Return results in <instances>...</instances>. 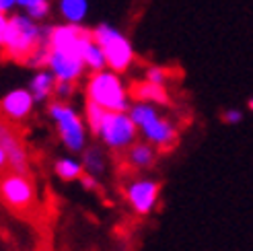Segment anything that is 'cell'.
Wrapping results in <instances>:
<instances>
[{"label":"cell","mask_w":253,"mask_h":251,"mask_svg":"<svg viewBox=\"0 0 253 251\" xmlns=\"http://www.w3.org/2000/svg\"><path fill=\"white\" fill-rule=\"evenodd\" d=\"M159 190H161V185L157 181L142 179V181H134L128 187L126 196H128L130 206L138 212V214H148L159 200Z\"/></svg>","instance_id":"11"},{"label":"cell","mask_w":253,"mask_h":251,"mask_svg":"<svg viewBox=\"0 0 253 251\" xmlns=\"http://www.w3.org/2000/svg\"><path fill=\"white\" fill-rule=\"evenodd\" d=\"M27 15L35 21V19H45L49 15V2L47 0H37L31 6H27Z\"/></svg>","instance_id":"20"},{"label":"cell","mask_w":253,"mask_h":251,"mask_svg":"<svg viewBox=\"0 0 253 251\" xmlns=\"http://www.w3.org/2000/svg\"><path fill=\"white\" fill-rule=\"evenodd\" d=\"M45 31H42L29 17H10L0 19V43L4 58L19 64H45Z\"/></svg>","instance_id":"1"},{"label":"cell","mask_w":253,"mask_h":251,"mask_svg":"<svg viewBox=\"0 0 253 251\" xmlns=\"http://www.w3.org/2000/svg\"><path fill=\"white\" fill-rule=\"evenodd\" d=\"M167 70L165 68H161V66H150L148 70H146V79L148 81H153V83H157V84H165L167 83Z\"/></svg>","instance_id":"21"},{"label":"cell","mask_w":253,"mask_h":251,"mask_svg":"<svg viewBox=\"0 0 253 251\" xmlns=\"http://www.w3.org/2000/svg\"><path fill=\"white\" fill-rule=\"evenodd\" d=\"M54 171L62 181H74L83 177V165L72 159H58L54 165Z\"/></svg>","instance_id":"17"},{"label":"cell","mask_w":253,"mask_h":251,"mask_svg":"<svg viewBox=\"0 0 253 251\" xmlns=\"http://www.w3.org/2000/svg\"><path fill=\"white\" fill-rule=\"evenodd\" d=\"M15 2H19V0H0V10H2V15H4V12H6L12 4H15Z\"/></svg>","instance_id":"23"},{"label":"cell","mask_w":253,"mask_h":251,"mask_svg":"<svg viewBox=\"0 0 253 251\" xmlns=\"http://www.w3.org/2000/svg\"><path fill=\"white\" fill-rule=\"evenodd\" d=\"M93 40L101 45L107 60V66L113 72H126L134 62V49L126 37L109 25H97L93 29Z\"/></svg>","instance_id":"7"},{"label":"cell","mask_w":253,"mask_h":251,"mask_svg":"<svg viewBox=\"0 0 253 251\" xmlns=\"http://www.w3.org/2000/svg\"><path fill=\"white\" fill-rule=\"evenodd\" d=\"M33 2H37V0H19V4H21V6H25V8L31 6Z\"/></svg>","instance_id":"24"},{"label":"cell","mask_w":253,"mask_h":251,"mask_svg":"<svg viewBox=\"0 0 253 251\" xmlns=\"http://www.w3.org/2000/svg\"><path fill=\"white\" fill-rule=\"evenodd\" d=\"M93 40V31L81 27L79 23L56 25L45 29V45L52 49H72V52H84V45Z\"/></svg>","instance_id":"9"},{"label":"cell","mask_w":253,"mask_h":251,"mask_svg":"<svg viewBox=\"0 0 253 251\" xmlns=\"http://www.w3.org/2000/svg\"><path fill=\"white\" fill-rule=\"evenodd\" d=\"M0 194H2V204L19 218H29L37 212V192L29 175L4 173Z\"/></svg>","instance_id":"3"},{"label":"cell","mask_w":253,"mask_h":251,"mask_svg":"<svg viewBox=\"0 0 253 251\" xmlns=\"http://www.w3.org/2000/svg\"><path fill=\"white\" fill-rule=\"evenodd\" d=\"M86 124L93 134H97L109 148H128L136 140L134 120L126 111H109L97 103L86 101Z\"/></svg>","instance_id":"2"},{"label":"cell","mask_w":253,"mask_h":251,"mask_svg":"<svg viewBox=\"0 0 253 251\" xmlns=\"http://www.w3.org/2000/svg\"><path fill=\"white\" fill-rule=\"evenodd\" d=\"M84 167L91 171V173H97L103 169V155L99 153L97 148H91L88 153L84 155Z\"/></svg>","instance_id":"19"},{"label":"cell","mask_w":253,"mask_h":251,"mask_svg":"<svg viewBox=\"0 0 253 251\" xmlns=\"http://www.w3.org/2000/svg\"><path fill=\"white\" fill-rule=\"evenodd\" d=\"M128 93L134 101H140V103H163V105L169 103V95L165 91V84H157L148 79L134 83Z\"/></svg>","instance_id":"13"},{"label":"cell","mask_w":253,"mask_h":251,"mask_svg":"<svg viewBox=\"0 0 253 251\" xmlns=\"http://www.w3.org/2000/svg\"><path fill=\"white\" fill-rule=\"evenodd\" d=\"M33 103H35V97L27 89H15V91L6 93L2 97V114H4V120H10V122L25 120V118L31 114Z\"/></svg>","instance_id":"12"},{"label":"cell","mask_w":253,"mask_h":251,"mask_svg":"<svg viewBox=\"0 0 253 251\" xmlns=\"http://www.w3.org/2000/svg\"><path fill=\"white\" fill-rule=\"evenodd\" d=\"M0 167L4 173L29 175V157L25 148V138L17 122L2 120L0 126Z\"/></svg>","instance_id":"5"},{"label":"cell","mask_w":253,"mask_h":251,"mask_svg":"<svg viewBox=\"0 0 253 251\" xmlns=\"http://www.w3.org/2000/svg\"><path fill=\"white\" fill-rule=\"evenodd\" d=\"M130 118L134 120V124L142 130V134L146 136L148 142H153L159 148H171L177 140V132L173 128V124L163 120L157 109L153 107V103H140L130 107Z\"/></svg>","instance_id":"6"},{"label":"cell","mask_w":253,"mask_h":251,"mask_svg":"<svg viewBox=\"0 0 253 251\" xmlns=\"http://www.w3.org/2000/svg\"><path fill=\"white\" fill-rule=\"evenodd\" d=\"M128 91L116 77V72L99 70L93 72L86 83V101L97 103L99 107L109 111H126L128 105Z\"/></svg>","instance_id":"4"},{"label":"cell","mask_w":253,"mask_h":251,"mask_svg":"<svg viewBox=\"0 0 253 251\" xmlns=\"http://www.w3.org/2000/svg\"><path fill=\"white\" fill-rule=\"evenodd\" d=\"M40 251H49V247H42V249H40Z\"/></svg>","instance_id":"26"},{"label":"cell","mask_w":253,"mask_h":251,"mask_svg":"<svg viewBox=\"0 0 253 251\" xmlns=\"http://www.w3.org/2000/svg\"><path fill=\"white\" fill-rule=\"evenodd\" d=\"M249 109L253 111V99H251V101H249Z\"/></svg>","instance_id":"25"},{"label":"cell","mask_w":253,"mask_h":251,"mask_svg":"<svg viewBox=\"0 0 253 251\" xmlns=\"http://www.w3.org/2000/svg\"><path fill=\"white\" fill-rule=\"evenodd\" d=\"M157 153L150 144H132L128 150V163L134 169H146L155 163Z\"/></svg>","instance_id":"15"},{"label":"cell","mask_w":253,"mask_h":251,"mask_svg":"<svg viewBox=\"0 0 253 251\" xmlns=\"http://www.w3.org/2000/svg\"><path fill=\"white\" fill-rule=\"evenodd\" d=\"M45 66L56 74V79L62 83H74L84 66L83 52H72V49H52L45 52Z\"/></svg>","instance_id":"10"},{"label":"cell","mask_w":253,"mask_h":251,"mask_svg":"<svg viewBox=\"0 0 253 251\" xmlns=\"http://www.w3.org/2000/svg\"><path fill=\"white\" fill-rule=\"evenodd\" d=\"M83 58H84V66L88 70H93V72H99V70H103L107 66V60H105L103 49H101V45L95 40H91V42L84 45Z\"/></svg>","instance_id":"16"},{"label":"cell","mask_w":253,"mask_h":251,"mask_svg":"<svg viewBox=\"0 0 253 251\" xmlns=\"http://www.w3.org/2000/svg\"><path fill=\"white\" fill-rule=\"evenodd\" d=\"M56 86H58L56 74L52 70H49V72L42 70V72H37L35 77H33V81L29 84V91L33 93L35 101H45V99L56 91Z\"/></svg>","instance_id":"14"},{"label":"cell","mask_w":253,"mask_h":251,"mask_svg":"<svg viewBox=\"0 0 253 251\" xmlns=\"http://www.w3.org/2000/svg\"><path fill=\"white\" fill-rule=\"evenodd\" d=\"M86 0H60V12L68 23H81L86 15Z\"/></svg>","instance_id":"18"},{"label":"cell","mask_w":253,"mask_h":251,"mask_svg":"<svg viewBox=\"0 0 253 251\" xmlns=\"http://www.w3.org/2000/svg\"><path fill=\"white\" fill-rule=\"evenodd\" d=\"M49 118L54 120V124L58 126V134L60 140L64 142V146L68 150H83L84 146V126L81 122V118L74 114V109L68 107L62 101H54L47 107Z\"/></svg>","instance_id":"8"},{"label":"cell","mask_w":253,"mask_h":251,"mask_svg":"<svg viewBox=\"0 0 253 251\" xmlns=\"http://www.w3.org/2000/svg\"><path fill=\"white\" fill-rule=\"evenodd\" d=\"M222 122H226V124H237V122H241V114H239L237 109H226L224 114H222Z\"/></svg>","instance_id":"22"}]
</instances>
